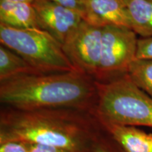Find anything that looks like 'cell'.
<instances>
[{
	"instance_id": "52a82bcc",
	"label": "cell",
	"mask_w": 152,
	"mask_h": 152,
	"mask_svg": "<svg viewBox=\"0 0 152 152\" xmlns=\"http://www.w3.org/2000/svg\"><path fill=\"white\" fill-rule=\"evenodd\" d=\"M33 5L41 29L61 45L84 20L80 13L49 0H35Z\"/></svg>"
},
{
	"instance_id": "9c48e42d",
	"label": "cell",
	"mask_w": 152,
	"mask_h": 152,
	"mask_svg": "<svg viewBox=\"0 0 152 152\" xmlns=\"http://www.w3.org/2000/svg\"><path fill=\"white\" fill-rule=\"evenodd\" d=\"M99 123L125 152H151L150 134L134 126L104 121H99Z\"/></svg>"
},
{
	"instance_id": "9a60e30c",
	"label": "cell",
	"mask_w": 152,
	"mask_h": 152,
	"mask_svg": "<svg viewBox=\"0 0 152 152\" xmlns=\"http://www.w3.org/2000/svg\"><path fill=\"white\" fill-rule=\"evenodd\" d=\"M136 58H152V35L138 38Z\"/></svg>"
},
{
	"instance_id": "8992f818",
	"label": "cell",
	"mask_w": 152,
	"mask_h": 152,
	"mask_svg": "<svg viewBox=\"0 0 152 152\" xmlns=\"http://www.w3.org/2000/svg\"><path fill=\"white\" fill-rule=\"evenodd\" d=\"M102 28L85 20L62 44V48L77 71L95 80L100 64Z\"/></svg>"
},
{
	"instance_id": "8fae6325",
	"label": "cell",
	"mask_w": 152,
	"mask_h": 152,
	"mask_svg": "<svg viewBox=\"0 0 152 152\" xmlns=\"http://www.w3.org/2000/svg\"><path fill=\"white\" fill-rule=\"evenodd\" d=\"M131 29L140 37L152 35V0H125Z\"/></svg>"
},
{
	"instance_id": "e0dca14e",
	"label": "cell",
	"mask_w": 152,
	"mask_h": 152,
	"mask_svg": "<svg viewBox=\"0 0 152 152\" xmlns=\"http://www.w3.org/2000/svg\"><path fill=\"white\" fill-rule=\"evenodd\" d=\"M26 143L28 144L30 152H74L71 150L56 147V146L37 143H29V142H26Z\"/></svg>"
},
{
	"instance_id": "ac0fdd59",
	"label": "cell",
	"mask_w": 152,
	"mask_h": 152,
	"mask_svg": "<svg viewBox=\"0 0 152 152\" xmlns=\"http://www.w3.org/2000/svg\"><path fill=\"white\" fill-rule=\"evenodd\" d=\"M49 1L75 10L80 13L83 18L85 12V0H49Z\"/></svg>"
},
{
	"instance_id": "6da1fadb",
	"label": "cell",
	"mask_w": 152,
	"mask_h": 152,
	"mask_svg": "<svg viewBox=\"0 0 152 152\" xmlns=\"http://www.w3.org/2000/svg\"><path fill=\"white\" fill-rule=\"evenodd\" d=\"M102 128L94 113L82 110H20L1 106L0 111V143L23 142L88 152Z\"/></svg>"
},
{
	"instance_id": "ba28073f",
	"label": "cell",
	"mask_w": 152,
	"mask_h": 152,
	"mask_svg": "<svg viewBox=\"0 0 152 152\" xmlns=\"http://www.w3.org/2000/svg\"><path fill=\"white\" fill-rule=\"evenodd\" d=\"M83 19L93 26L131 28L128 7L125 0H85Z\"/></svg>"
},
{
	"instance_id": "30bf717a",
	"label": "cell",
	"mask_w": 152,
	"mask_h": 152,
	"mask_svg": "<svg viewBox=\"0 0 152 152\" xmlns=\"http://www.w3.org/2000/svg\"><path fill=\"white\" fill-rule=\"evenodd\" d=\"M0 23L19 29L39 28L33 4L0 1Z\"/></svg>"
},
{
	"instance_id": "5bb4252c",
	"label": "cell",
	"mask_w": 152,
	"mask_h": 152,
	"mask_svg": "<svg viewBox=\"0 0 152 152\" xmlns=\"http://www.w3.org/2000/svg\"><path fill=\"white\" fill-rule=\"evenodd\" d=\"M88 152H125L111 134L102 127Z\"/></svg>"
},
{
	"instance_id": "7a4b0ae2",
	"label": "cell",
	"mask_w": 152,
	"mask_h": 152,
	"mask_svg": "<svg viewBox=\"0 0 152 152\" xmlns=\"http://www.w3.org/2000/svg\"><path fill=\"white\" fill-rule=\"evenodd\" d=\"M97 99L96 82L77 70L26 74L0 82V102L12 109H73L93 113Z\"/></svg>"
},
{
	"instance_id": "ffe728a7",
	"label": "cell",
	"mask_w": 152,
	"mask_h": 152,
	"mask_svg": "<svg viewBox=\"0 0 152 152\" xmlns=\"http://www.w3.org/2000/svg\"><path fill=\"white\" fill-rule=\"evenodd\" d=\"M150 149L152 152V134H150Z\"/></svg>"
},
{
	"instance_id": "5b68a950",
	"label": "cell",
	"mask_w": 152,
	"mask_h": 152,
	"mask_svg": "<svg viewBox=\"0 0 152 152\" xmlns=\"http://www.w3.org/2000/svg\"><path fill=\"white\" fill-rule=\"evenodd\" d=\"M137 35L131 28L118 26L102 28L100 64L95 81L106 83L128 73L136 58Z\"/></svg>"
},
{
	"instance_id": "7c38bea8",
	"label": "cell",
	"mask_w": 152,
	"mask_h": 152,
	"mask_svg": "<svg viewBox=\"0 0 152 152\" xmlns=\"http://www.w3.org/2000/svg\"><path fill=\"white\" fill-rule=\"evenodd\" d=\"M38 73L18 54L4 45H0V82L16 76Z\"/></svg>"
},
{
	"instance_id": "277c9868",
	"label": "cell",
	"mask_w": 152,
	"mask_h": 152,
	"mask_svg": "<svg viewBox=\"0 0 152 152\" xmlns=\"http://www.w3.org/2000/svg\"><path fill=\"white\" fill-rule=\"evenodd\" d=\"M0 42L39 73L76 71L61 44L42 29H19L0 23Z\"/></svg>"
},
{
	"instance_id": "3957f363",
	"label": "cell",
	"mask_w": 152,
	"mask_h": 152,
	"mask_svg": "<svg viewBox=\"0 0 152 152\" xmlns=\"http://www.w3.org/2000/svg\"><path fill=\"white\" fill-rule=\"evenodd\" d=\"M98 99L94 115L99 121L152 128V98L128 73L109 83H96Z\"/></svg>"
},
{
	"instance_id": "d6986e66",
	"label": "cell",
	"mask_w": 152,
	"mask_h": 152,
	"mask_svg": "<svg viewBox=\"0 0 152 152\" xmlns=\"http://www.w3.org/2000/svg\"><path fill=\"white\" fill-rule=\"evenodd\" d=\"M4 1H11V2H19V3H29L33 4L35 0H0Z\"/></svg>"
},
{
	"instance_id": "2e32d148",
	"label": "cell",
	"mask_w": 152,
	"mask_h": 152,
	"mask_svg": "<svg viewBox=\"0 0 152 152\" xmlns=\"http://www.w3.org/2000/svg\"><path fill=\"white\" fill-rule=\"evenodd\" d=\"M0 152H30L26 142L9 141L0 143Z\"/></svg>"
},
{
	"instance_id": "4fadbf2b",
	"label": "cell",
	"mask_w": 152,
	"mask_h": 152,
	"mask_svg": "<svg viewBox=\"0 0 152 152\" xmlns=\"http://www.w3.org/2000/svg\"><path fill=\"white\" fill-rule=\"evenodd\" d=\"M128 75L133 83L152 98V58H135Z\"/></svg>"
}]
</instances>
